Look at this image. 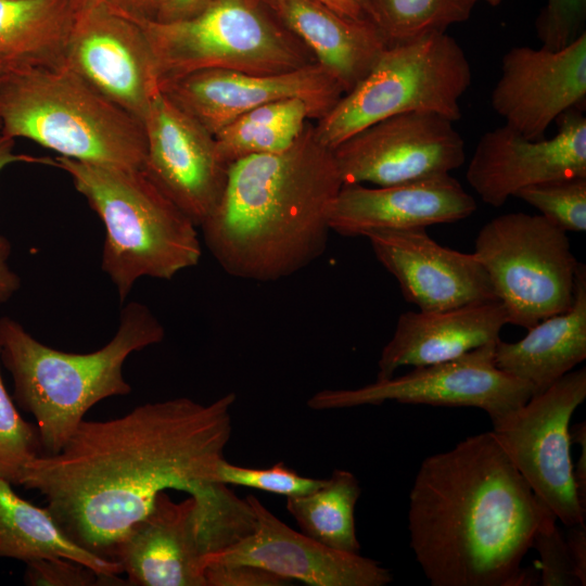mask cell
<instances>
[{
	"mask_svg": "<svg viewBox=\"0 0 586 586\" xmlns=\"http://www.w3.org/2000/svg\"><path fill=\"white\" fill-rule=\"evenodd\" d=\"M326 479L302 476L279 462L268 469H254L221 459L216 469V482L256 488L285 497H295L314 492Z\"/></svg>",
	"mask_w": 586,
	"mask_h": 586,
	"instance_id": "1f68e13d",
	"label": "cell"
},
{
	"mask_svg": "<svg viewBox=\"0 0 586 586\" xmlns=\"http://www.w3.org/2000/svg\"><path fill=\"white\" fill-rule=\"evenodd\" d=\"M15 139L0 132V171L13 163H38L53 166V160L47 157H35L14 152Z\"/></svg>",
	"mask_w": 586,
	"mask_h": 586,
	"instance_id": "b9f144b4",
	"label": "cell"
},
{
	"mask_svg": "<svg viewBox=\"0 0 586 586\" xmlns=\"http://www.w3.org/2000/svg\"><path fill=\"white\" fill-rule=\"evenodd\" d=\"M475 209L474 199L461 183L450 174H441L391 186L343 184L329 225L341 235L364 237L373 230L451 224Z\"/></svg>",
	"mask_w": 586,
	"mask_h": 586,
	"instance_id": "44dd1931",
	"label": "cell"
},
{
	"mask_svg": "<svg viewBox=\"0 0 586 586\" xmlns=\"http://www.w3.org/2000/svg\"><path fill=\"white\" fill-rule=\"evenodd\" d=\"M364 237L405 300L421 311L497 300L474 254L442 246L425 228L373 230Z\"/></svg>",
	"mask_w": 586,
	"mask_h": 586,
	"instance_id": "ffe728a7",
	"label": "cell"
},
{
	"mask_svg": "<svg viewBox=\"0 0 586 586\" xmlns=\"http://www.w3.org/2000/svg\"><path fill=\"white\" fill-rule=\"evenodd\" d=\"M514 196L564 232L586 231V177L545 181L521 189Z\"/></svg>",
	"mask_w": 586,
	"mask_h": 586,
	"instance_id": "f546056e",
	"label": "cell"
},
{
	"mask_svg": "<svg viewBox=\"0 0 586 586\" xmlns=\"http://www.w3.org/2000/svg\"><path fill=\"white\" fill-rule=\"evenodd\" d=\"M343 181L332 149L314 120L289 149L229 165L222 196L200 226L204 242L230 276L276 281L326 251L329 216Z\"/></svg>",
	"mask_w": 586,
	"mask_h": 586,
	"instance_id": "3957f363",
	"label": "cell"
},
{
	"mask_svg": "<svg viewBox=\"0 0 586 586\" xmlns=\"http://www.w3.org/2000/svg\"><path fill=\"white\" fill-rule=\"evenodd\" d=\"M586 99V31L564 48L513 47L501 59L493 110L524 137L545 138L550 125Z\"/></svg>",
	"mask_w": 586,
	"mask_h": 586,
	"instance_id": "ac0fdd59",
	"label": "cell"
},
{
	"mask_svg": "<svg viewBox=\"0 0 586 586\" xmlns=\"http://www.w3.org/2000/svg\"><path fill=\"white\" fill-rule=\"evenodd\" d=\"M235 399L233 392L207 405L176 397L105 421L84 419L58 454L24 468L18 486L43 496L74 543L112 560L115 546L161 492L189 493L216 482Z\"/></svg>",
	"mask_w": 586,
	"mask_h": 586,
	"instance_id": "6da1fadb",
	"label": "cell"
},
{
	"mask_svg": "<svg viewBox=\"0 0 586 586\" xmlns=\"http://www.w3.org/2000/svg\"><path fill=\"white\" fill-rule=\"evenodd\" d=\"M496 342L458 358L415 367L404 375L375 380L361 387L318 391L307 405L314 410H331L394 400L402 404L473 407L485 411L495 422L534 395L528 383L496 367Z\"/></svg>",
	"mask_w": 586,
	"mask_h": 586,
	"instance_id": "7c38bea8",
	"label": "cell"
},
{
	"mask_svg": "<svg viewBox=\"0 0 586 586\" xmlns=\"http://www.w3.org/2000/svg\"><path fill=\"white\" fill-rule=\"evenodd\" d=\"M0 348V479L18 486L24 468L42 455L36 424L23 419L1 375Z\"/></svg>",
	"mask_w": 586,
	"mask_h": 586,
	"instance_id": "4dcf8cb0",
	"label": "cell"
},
{
	"mask_svg": "<svg viewBox=\"0 0 586 586\" xmlns=\"http://www.w3.org/2000/svg\"><path fill=\"white\" fill-rule=\"evenodd\" d=\"M572 443H577L582 447V454L574 466V480L579 499L586 506V425L585 423L575 424L570 429Z\"/></svg>",
	"mask_w": 586,
	"mask_h": 586,
	"instance_id": "60d3db41",
	"label": "cell"
},
{
	"mask_svg": "<svg viewBox=\"0 0 586 586\" xmlns=\"http://www.w3.org/2000/svg\"><path fill=\"white\" fill-rule=\"evenodd\" d=\"M551 138L531 140L507 125L479 139L466 178L481 200L500 207L526 187L555 179L586 177V118L570 110Z\"/></svg>",
	"mask_w": 586,
	"mask_h": 586,
	"instance_id": "e0dca14e",
	"label": "cell"
},
{
	"mask_svg": "<svg viewBox=\"0 0 586 586\" xmlns=\"http://www.w3.org/2000/svg\"><path fill=\"white\" fill-rule=\"evenodd\" d=\"M245 498L255 515L254 530L238 543L206 556L203 569L209 564H247L309 586H384L393 581L391 571L377 561L330 548L290 527L257 497Z\"/></svg>",
	"mask_w": 586,
	"mask_h": 586,
	"instance_id": "d6986e66",
	"label": "cell"
},
{
	"mask_svg": "<svg viewBox=\"0 0 586 586\" xmlns=\"http://www.w3.org/2000/svg\"><path fill=\"white\" fill-rule=\"evenodd\" d=\"M164 337L161 321L139 302L123 307L109 343L85 354L52 348L15 319L0 317L1 364L13 379L16 405L36 420L42 455L58 454L97 403L129 394L124 362Z\"/></svg>",
	"mask_w": 586,
	"mask_h": 586,
	"instance_id": "277c9868",
	"label": "cell"
},
{
	"mask_svg": "<svg viewBox=\"0 0 586 586\" xmlns=\"http://www.w3.org/2000/svg\"><path fill=\"white\" fill-rule=\"evenodd\" d=\"M492 7H497L502 0H484Z\"/></svg>",
	"mask_w": 586,
	"mask_h": 586,
	"instance_id": "bcb514c9",
	"label": "cell"
},
{
	"mask_svg": "<svg viewBox=\"0 0 586 586\" xmlns=\"http://www.w3.org/2000/svg\"><path fill=\"white\" fill-rule=\"evenodd\" d=\"M585 397L586 370H572L492 422V431L535 496L568 527L585 524L586 506L576 489L570 454V421Z\"/></svg>",
	"mask_w": 586,
	"mask_h": 586,
	"instance_id": "8fae6325",
	"label": "cell"
},
{
	"mask_svg": "<svg viewBox=\"0 0 586 586\" xmlns=\"http://www.w3.org/2000/svg\"><path fill=\"white\" fill-rule=\"evenodd\" d=\"M586 358V267L578 264L571 307L527 329L518 342L500 339L494 362L540 393Z\"/></svg>",
	"mask_w": 586,
	"mask_h": 586,
	"instance_id": "cb8c5ba5",
	"label": "cell"
},
{
	"mask_svg": "<svg viewBox=\"0 0 586 586\" xmlns=\"http://www.w3.org/2000/svg\"><path fill=\"white\" fill-rule=\"evenodd\" d=\"M0 132H1V124H0Z\"/></svg>",
	"mask_w": 586,
	"mask_h": 586,
	"instance_id": "7dc6e473",
	"label": "cell"
},
{
	"mask_svg": "<svg viewBox=\"0 0 586 586\" xmlns=\"http://www.w3.org/2000/svg\"><path fill=\"white\" fill-rule=\"evenodd\" d=\"M129 18L148 39L158 84L204 69L280 74L317 62L257 0H213L175 22Z\"/></svg>",
	"mask_w": 586,
	"mask_h": 586,
	"instance_id": "ba28073f",
	"label": "cell"
},
{
	"mask_svg": "<svg viewBox=\"0 0 586 586\" xmlns=\"http://www.w3.org/2000/svg\"><path fill=\"white\" fill-rule=\"evenodd\" d=\"M63 66L141 123L161 91L142 28L105 2L76 14Z\"/></svg>",
	"mask_w": 586,
	"mask_h": 586,
	"instance_id": "5bb4252c",
	"label": "cell"
},
{
	"mask_svg": "<svg viewBox=\"0 0 586 586\" xmlns=\"http://www.w3.org/2000/svg\"><path fill=\"white\" fill-rule=\"evenodd\" d=\"M160 89L213 136L251 110L289 98L304 99L321 118L344 94L318 62L280 74L204 69L163 81Z\"/></svg>",
	"mask_w": 586,
	"mask_h": 586,
	"instance_id": "2e32d148",
	"label": "cell"
},
{
	"mask_svg": "<svg viewBox=\"0 0 586 586\" xmlns=\"http://www.w3.org/2000/svg\"><path fill=\"white\" fill-rule=\"evenodd\" d=\"M260 4L310 50L344 93L364 79L388 44L371 20L343 16L320 0H264Z\"/></svg>",
	"mask_w": 586,
	"mask_h": 586,
	"instance_id": "603a6c76",
	"label": "cell"
},
{
	"mask_svg": "<svg viewBox=\"0 0 586 586\" xmlns=\"http://www.w3.org/2000/svg\"><path fill=\"white\" fill-rule=\"evenodd\" d=\"M11 253V242L0 234V304L10 301L22 285L20 276L10 266Z\"/></svg>",
	"mask_w": 586,
	"mask_h": 586,
	"instance_id": "8d00e7d4",
	"label": "cell"
},
{
	"mask_svg": "<svg viewBox=\"0 0 586 586\" xmlns=\"http://www.w3.org/2000/svg\"><path fill=\"white\" fill-rule=\"evenodd\" d=\"M360 496L356 476L336 469L311 493L286 497V510L301 532L336 550L358 553L355 507Z\"/></svg>",
	"mask_w": 586,
	"mask_h": 586,
	"instance_id": "83f0119b",
	"label": "cell"
},
{
	"mask_svg": "<svg viewBox=\"0 0 586 586\" xmlns=\"http://www.w3.org/2000/svg\"><path fill=\"white\" fill-rule=\"evenodd\" d=\"M86 199L105 229L101 269L120 303L143 277L170 280L194 267L202 246L193 221L142 169L53 160Z\"/></svg>",
	"mask_w": 586,
	"mask_h": 586,
	"instance_id": "5b68a950",
	"label": "cell"
},
{
	"mask_svg": "<svg viewBox=\"0 0 586 586\" xmlns=\"http://www.w3.org/2000/svg\"><path fill=\"white\" fill-rule=\"evenodd\" d=\"M317 110L302 98H289L258 106L239 116L214 137L222 161L284 151L292 146Z\"/></svg>",
	"mask_w": 586,
	"mask_h": 586,
	"instance_id": "4316f807",
	"label": "cell"
},
{
	"mask_svg": "<svg viewBox=\"0 0 586 586\" xmlns=\"http://www.w3.org/2000/svg\"><path fill=\"white\" fill-rule=\"evenodd\" d=\"M585 21L586 0H546L535 23L542 47H566L585 31Z\"/></svg>",
	"mask_w": 586,
	"mask_h": 586,
	"instance_id": "d6a6232c",
	"label": "cell"
},
{
	"mask_svg": "<svg viewBox=\"0 0 586 586\" xmlns=\"http://www.w3.org/2000/svg\"><path fill=\"white\" fill-rule=\"evenodd\" d=\"M1 133L76 161L142 169L143 125L64 66L0 68Z\"/></svg>",
	"mask_w": 586,
	"mask_h": 586,
	"instance_id": "8992f818",
	"label": "cell"
},
{
	"mask_svg": "<svg viewBox=\"0 0 586 586\" xmlns=\"http://www.w3.org/2000/svg\"><path fill=\"white\" fill-rule=\"evenodd\" d=\"M508 323L525 328L568 310L578 262L566 232L542 215L508 213L486 222L474 242Z\"/></svg>",
	"mask_w": 586,
	"mask_h": 586,
	"instance_id": "30bf717a",
	"label": "cell"
},
{
	"mask_svg": "<svg viewBox=\"0 0 586 586\" xmlns=\"http://www.w3.org/2000/svg\"><path fill=\"white\" fill-rule=\"evenodd\" d=\"M251 528L245 502L227 486H202L180 502L163 491L111 559L122 565L128 585L205 586L203 559L241 540Z\"/></svg>",
	"mask_w": 586,
	"mask_h": 586,
	"instance_id": "9c48e42d",
	"label": "cell"
},
{
	"mask_svg": "<svg viewBox=\"0 0 586 586\" xmlns=\"http://www.w3.org/2000/svg\"><path fill=\"white\" fill-rule=\"evenodd\" d=\"M213 0H163L156 17L158 22L189 18L203 11Z\"/></svg>",
	"mask_w": 586,
	"mask_h": 586,
	"instance_id": "f35d334b",
	"label": "cell"
},
{
	"mask_svg": "<svg viewBox=\"0 0 586 586\" xmlns=\"http://www.w3.org/2000/svg\"><path fill=\"white\" fill-rule=\"evenodd\" d=\"M474 2L479 1V0H473Z\"/></svg>",
	"mask_w": 586,
	"mask_h": 586,
	"instance_id": "c3c4849f",
	"label": "cell"
},
{
	"mask_svg": "<svg viewBox=\"0 0 586 586\" xmlns=\"http://www.w3.org/2000/svg\"><path fill=\"white\" fill-rule=\"evenodd\" d=\"M205 586H283L290 581L247 564H209L203 569Z\"/></svg>",
	"mask_w": 586,
	"mask_h": 586,
	"instance_id": "d590c367",
	"label": "cell"
},
{
	"mask_svg": "<svg viewBox=\"0 0 586 586\" xmlns=\"http://www.w3.org/2000/svg\"><path fill=\"white\" fill-rule=\"evenodd\" d=\"M76 14L90 10L101 3L104 0H72Z\"/></svg>",
	"mask_w": 586,
	"mask_h": 586,
	"instance_id": "ee69618b",
	"label": "cell"
},
{
	"mask_svg": "<svg viewBox=\"0 0 586 586\" xmlns=\"http://www.w3.org/2000/svg\"><path fill=\"white\" fill-rule=\"evenodd\" d=\"M257 1L260 3L264 0H257ZM320 1L343 16L355 18V20L368 18L365 12L362 11V9L349 0H320Z\"/></svg>",
	"mask_w": 586,
	"mask_h": 586,
	"instance_id": "7bdbcfd3",
	"label": "cell"
},
{
	"mask_svg": "<svg viewBox=\"0 0 586 586\" xmlns=\"http://www.w3.org/2000/svg\"><path fill=\"white\" fill-rule=\"evenodd\" d=\"M550 510L493 431L426 457L409 493L410 547L433 586H521Z\"/></svg>",
	"mask_w": 586,
	"mask_h": 586,
	"instance_id": "7a4b0ae2",
	"label": "cell"
},
{
	"mask_svg": "<svg viewBox=\"0 0 586 586\" xmlns=\"http://www.w3.org/2000/svg\"><path fill=\"white\" fill-rule=\"evenodd\" d=\"M369 18L387 43L399 42L431 31H446L467 21L473 0H368Z\"/></svg>",
	"mask_w": 586,
	"mask_h": 586,
	"instance_id": "f1b7e54d",
	"label": "cell"
},
{
	"mask_svg": "<svg viewBox=\"0 0 586 586\" xmlns=\"http://www.w3.org/2000/svg\"><path fill=\"white\" fill-rule=\"evenodd\" d=\"M472 81L470 62L454 37L431 31L388 43L364 79L314 122L320 142L333 149L377 122L405 113H435L454 123Z\"/></svg>",
	"mask_w": 586,
	"mask_h": 586,
	"instance_id": "52a82bcc",
	"label": "cell"
},
{
	"mask_svg": "<svg viewBox=\"0 0 586 586\" xmlns=\"http://www.w3.org/2000/svg\"><path fill=\"white\" fill-rule=\"evenodd\" d=\"M571 562L581 585H586V527L570 526L565 538Z\"/></svg>",
	"mask_w": 586,
	"mask_h": 586,
	"instance_id": "74e56055",
	"label": "cell"
},
{
	"mask_svg": "<svg viewBox=\"0 0 586 586\" xmlns=\"http://www.w3.org/2000/svg\"><path fill=\"white\" fill-rule=\"evenodd\" d=\"M146 153L142 171L196 227L218 205L228 168L215 137L162 91L142 122Z\"/></svg>",
	"mask_w": 586,
	"mask_h": 586,
	"instance_id": "9a60e30c",
	"label": "cell"
},
{
	"mask_svg": "<svg viewBox=\"0 0 586 586\" xmlns=\"http://www.w3.org/2000/svg\"><path fill=\"white\" fill-rule=\"evenodd\" d=\"M556 517L548 514L539 525L533 545L540 557L543 586L581 585L569 555L565 539L560 534Z\"/></svg>",
	"mask_w": 586,
	"mask_h": 586,
	"instance_id": "836d02e7",
	"label": "cell"
},
{
	"mask_svg": "<svg viewBox=\"0 0 586 586\" xmlns=\"http://www.w3.org/2000/svg\"><path fill=\"white\" fill-rule=\"evenodd\" d=\"M163 0H104L114 11L132 18L154 20Z\"/></svg>",
	"mask_w": 586,
	"mask_h": 586,
	"instance_id": "ab89813d",
	"label": "cell"
},
{
	"mask_svg": "<svg viewBox=\"0 0 586 586\" xmlns=\"http://www.w3.org/2000/svg\"><path fill=\"white\" fill-rule=\"evenodd\" d=\"M0 558L25 563L66 558L104 576L117 577L124 573L118 562L101 558L74 543L46 507H37L20 497L4 479H0Z\"/></svg>",
	"mask_w": 586,
	"mask_h": 586,
	"instance_id": "484cf974",
	"label": "cell"
},
{
	"mask_svg": "<svg viewBox=\"0 0 586 586\" xmlns=\"http://www.w3.org/2000/svg\"><path fill=\"white\" fill-rule=\"evenodd\" d=\"M24 582L31 586L128 585L127 579L109 577L66 558H48L26 563Z\"/></svg>",
	"mask_w": 586,
	"mask_h": 586,
	"instance_id": "e575fe53",
	"label": "cell"
},
{
	"mask_svg": "<svg viewBox=\"0 0 586 586\" xmlns=\"http://www.w3.org/2000/svg\"><path fill=\"white\" fill-rule=\"evenodd\" d=\"M354 3H356L357 5H359L362 11L365 12V14L367 15V17L369 18V3H368V0H349Z\"/></svg>",
	"mask_w": 586,
	"mask_h": 586,
	"instance_id": "f6af8a7d",
	"label": "cell"
},
{
	"mask_svg": "<svg viewBox=\"0 0 586 586\" xmlns=\"http://www.w3.org/2000/svg\"><path fill=\"white\" fill-rule=\"evenodd\" d=\"M507 323L506 309L498 300L438 311L403 313L381 352L377 380L392 378L404 366L451 360L496 342Z\"/></svg>",
	"mask_w": 586,
	"mask_h": 586,
	"instance_id": "7402d4cb",
	"label": "cell"
},
{
	"mask_svg": "<svg viewBox=\"0 0 586 586\" xmlns=\"http://www.w3.org/2000/svg\"><path fill=\"white\" fill-rule=\"evenodd\" d=\"M343 184L391 186L450 174L466 160L454 122L435 113L398 114L332 149Z\"/></svg>",
	"mask_w": 586,
	"mask_h": 586,
	"instance_id": "4fadbf2b",
	"label": "cell"
},
{
	"mask_svg": "<svg viewBox=\"0 0 586 586\" xmlns=\"http://www.w3.org/2000/svg\"><path fill=\"white\" fill-rule=\"evenodd\" d=\"M72 0H0V68L63 66Z\"/></svg>",
	"mask_w": 586,
	"mask_h": 586,
	"instance_id": "d4e9b609",
	"label": "cell"
}]
</instances>
